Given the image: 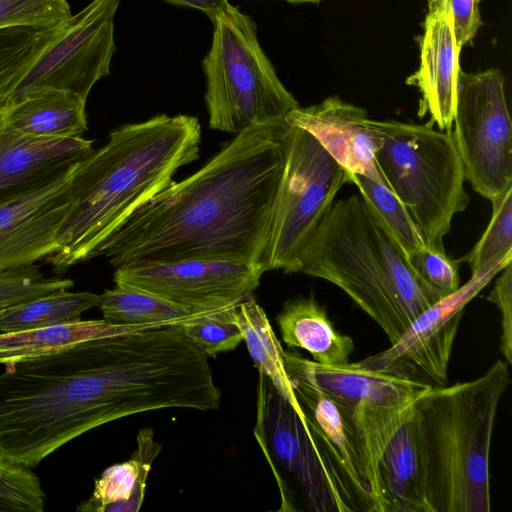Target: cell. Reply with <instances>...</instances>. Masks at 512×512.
Instances as JSON below:
<instances>
[{"mask_svg": "<svg viewBox=\"0 0 512 512\" xmlns=\"http://www.w3.org/2000/svg\"><path fill=\"white\" fill-rule=\"evenodd\" d=\"M286 125H259L236 134L199 170L173 180L140 207L95 257L115 268L188 258L261 265L282 173Z\"/></svg>", "mask_w": 512, "mask_h": 512, "instance_id": "6da1fadb", "label": "cell"}, {"mask_svg": "<svg viewBox=\"0 0 512 512\" xmlns=\"http://www.w3.org/2000/svg\"><path fill=\"white\" fill-rule=\"evenodd\" d=\"M4 367L0 455L31 469L76 437L123 418L133 388L112 336Z\"/></svg>", "mask_w": 512, "mask_h": 512, "instance_id": "7a4b0ae2", "label": "cell"}, {"mask_svg": "<svg viewBox=\"0 0 512 512\" xmlns=\"http://www.w3.org/2000/svg\"><path fill=\"white\" fill-rule=\"evenodd\" d=\"M201 126L191 115H155L109 133L74 168L71 205L45 258L57 272L95 258L100 246L140 207L199 157Z\"/></svg>", "mask_w": 512, "mask_h": 512, "instance_id": "3957f363", "label": "cell"}, {"mask_svg": "<svg viewBox=\"0 0 512 512\" xmlns=\"http://www.w3.org/2000/svg\"><path fill=\"white\" fill-rule=\"evenodd\" d=\"M296 272L339 287L391 345L442 298L417 277L395 237L359 193L332 203L302 249Z\"/></svg>", "mask_w": 512, "mask_h": 512, "instance_id": "277c9868", "label": "cell"}, {"mask_svg": "<svg viewBox=\"0 0 512 512\" xmlns=\"http://www.w3.org/2000/svg\"><path fill=\"white\" fill-rule=\"evenodd\" d=\"M508 363L480 377L429 389L415 404L426 499L431 512H489L490 447Z\"/></svg>", "mask_w": 512, "mask_h": 512, "instance_id": "5b68a950", "label": "cell"}, {"mask_svg": "<svg viewBox=\"0 0 512 512\" xmlns=\"http://www.w3.org/2000/svg\"><path fill=\"white\" fill-rule=\"evenodd\" d=\"M254 436L279 489L278 511L374 512L323 432L261 373Z\"/></svg>", "mask_w": 512, "mask_h": 512, "instance_id": "8992f818", "label": "cell"}, {"mask_svg": "<svg viewBox=\"0 0 512 512\" xmlns=\"http://www.w3.org/2000/svg\"><path fill=\"white\" fill-rule=\"evenodd\" d=\"M375 124L381 134L375 160L387 188L406 207L425 245L445 251L454 215L470 202L451 130L396 120Z\"/></svg>", "mask_w": 512, "mask_h": 512, "instance_id": "52a82bcc", "label": "cell"}, {"mask_svg": "<svg viewBox=\"0 0 512 512\" xmlns=\"http://www.w3.org/2000/svg\"><path fill=\"white\" fill-rule=\"evenodd\" d=\"M211 21L212 44L202 63L209 127L238 134L284 123L299 104L261 48L254 21L231 4Z\"/></svg>", "mask_w": 512, "mask_h": 512, "instance_id": "ba28073f", "label": "cell"}, {"mask_svg": "<svg viewBox=\"0 0 512 512\" xmlns=\"http://www.w3.org/2000/svg\"><path fill=\"white\" fill-rule=\"evenodd\" d=\"M282 142V173L261 265L265 272L282 270L291 274L337 193L349 183V175L302 128L287 124Z\"/></svg>", "mask_w": 512, "mask_h": 512, "instance_id": "9c48e42d", "label": "cell"}, {"mask_svg": "<svg viewBox=\"0 0 512 512\" xmlns=\"http://www.w3.org/2000/svg\"><path fill=\"white\" fill-rule=\"evenodd\" d=\"M119 4L92 0L72 15L33 58L0 81V106L50 89L87 100L94 84L109 75Z\"/></svg>", "mask_w": 512, "mask_h": 512, "instance_id": "30bf717a", "label": "cell"}, {"mask_svg": "<svg viewBox=\"0 0 512 512\" xmlns=\"http://www.w3.org/2000/svg\"><path fill=\"white\" fill-rule=\"evenodd\" d=\"M499 69L458 77L452 136L466 180L492 200L512 187V123Z\"/></svg>", "mask_w": 512, "mask_h": 512, "instance_id": "8fae6325", "label": "cell"}, {"mask_svg": "<svg viewBox=\"0 0 512 512\" xmlns=\"http://www.w3.org/2000/svg\"><path fill=\"white\" fill-rule=\"evenodd\" d=\"M265 273L261 265L223 258L149 261L116 267V285L143 290L194 315L237 307L253 294Z\"/></svg>", "mask_w": 512, "mask_h": 512, "instance_id": "7c38bea8", "label": "cell"}, {"mask_svg": "<svg viewBox=\"0 0 512 512\" xmlns=\"http://www.w3.org/2000/svg\"><path fill=\"white\" fill-rule=\"evenodd\" d=\"M511 262L512 254L496 259L473 273L464 285L421 312L389 348L355 364L379 371L415 366L439 386L446 385L452 348L464 308Z\"/></svg>", "mask_w": 512, "mask_h": 512, "instance_id": "4fadbf2b", "label": "cell"}, {"mask_svg": "<svg viewBox=\"0 0 512 512\" xmlns=\"http://www.w3.org/2000/svg\"><path fill=\"white\" fill-rule=\"evenodd\" d=\"M74 168L43 188L0 205V272L33 265L57 251L56 234L71 205Z\"/></svg>", "mask_w": 512, "mask_h": 512, "instance_id": "5bb4252c", "label": "cell"}, {"mask_svg": "<svg viewBox=\"0 0 512 512\" xmlns=\"http://www.w3.org/2000/svg\"><path fill=\"white\" fill-rule=\"evenodd\" d=\"M285 122L310 133L348 174H360L387 187L375 160L381 134L364 108L334 95L316 105L298 106Z\"/></svg>", "mask_w": 512, "mask_h": 512, "instance_id": "9a60e30c", "label": "cell"}, {"mask_svg": "<svg viewBox=\"0 0 512 512\" xmlns=\"http://www.w3.org/2000/svg\"><path fill=\"white\" fill-rule=\"evenodd\" d=\"M94 149L81 136L38 138L0 120V205L66 176Z\"/></svg>", "mask_w": 512, "mask_h": 512, "instance_id": "2e32d148", "label": "cell"}, {"mask_svg": "<svg viewBox=\"0 0 512 512\" xmlns=\"http://www.w3.org/2000/svg\"><path fill=\"white\" fill-rule=\"evenodd\" d=\"M419 38L420 65L406 83L420 92L418 117L439 130H452L457 102L460 51L452 13L446 7L428 11Z\"/></svg>", "mask_w": 512, "mask_h": 512, "instance_id": "e0dca14e", "label": "cell"}, {"mask_svg": "<svg viewBox=\"0 0 512 512\" xmlns=\"http://www.w3.org/2000/svg\"><path fill=\"white\" fill-rule=\"evenodd\" d=\"M377 472L382 512H431L413 415L385 447Z\"/></svg>", "mask_w": 512, "mask_h": 512, "instance_id": "ac0fdd59", "label": "cell"}, {"mask_svg": "<svg viewBox=\"0 0 512 512\" xmlns=\"http://www.w3.org/2000/svg\"><path fill=\"white\" fill-rule=\"evenodd\" d=\"M276 321L284 343L306 350L312 361L331 366L350 362L353 339L334 327L325 307L313 295L287 300Z\"/></svg>", "mask_w": 512, "mask_h": 512, "instance_id": "d6986e66", "label": "cell"}, {"mask_svg": "<svg viewBox=\"0 0 512 512\" xmlns=\"http://www.w3.org/2000/svg\"><path fill=\"white\" fill-rule=\"evenodd\" d=\"M85 106L86 99L77 94L50 89L0 106V120L33 137L74 138L88 128Z\"/></svg>", "mask_w": 512, "mask_h": 512, "instance_id": "ffe728a7", "label": "cell"}, {"mask_svg": "<svg viewBox=\"0 0 512 512\" xmlns=\"http://www.w3.org/2000/svg\"><path fill=\"white\" fill-rule=\"evenodd\" d=\"M162 446L150 427L137 434V448L131 458L104 470L95 481L90 498L77 506L82 512H137L140 510L148 475Z\"/></svg>", "mask_w": 512, "mask_h": 512, "instance_id": "44dd1931", "label": "cell"}, {"mask_svg": "<svg viewBox=\"0 0 512 512\" xmlns=\"http://www.w3.org/2000/svg\"><path fill=\"white\" fill-rule=\"evenodd\" d=\"M120 325L106 320H81L0 333V364L7 366L41 357L77 343L155 328Z\"/></svg>", "mask_w": 512, "mask_h": 512, "instance_id": "7402d4cb", "label": "cell"}, {"mask_svg": "<svg viewBox=\"0 0 512 512\" xmlns=\"http://www.w3.org/2000/svg\"><path fill=\"white\" fill-rule=\"evenodd\" d=\"M235 321L259 373L268 377L277 392L294 408L302 411L284 363V350L277 339L270 321L253 294L246 297L236 308Z\"/></svg>", "mask_w": 512, "mask_h": 512, "instance_id": "603a6c76", "label": "cell"}, {"mask_svg": "<svg viewBox=\"0 0 512 512\" xmlns=\"http://www.w3.org/2000/svg\"><path fill=\"white\" fill-rule=\"evenodd\" d=\"M98 307L104 320L120 325H183L199 316L152 293L121 285L100 294Z\"/></svg>", "mask_w": 512, "mask_h": 512, "instance_id": "cb8c5ba5", "label": "cell"}, {"mask_svg": "<svg viewBox=\"0 0 512 512\" xmlns=\"http://www.w3.org/2000/svg\"><path fill=\"white\" fill-rule=\"evenodd\" d=\"M98 304L99 295L89 291H56L4 308L0 312V333L73 321Z\"/></svg>", "mask_w": 512, "mask_h": 512, "instance_id": "d4e9b609", "label": "cell"}, {"mask_svg": "<svg viewBox=\"0 0 512 512\" xmlns=\"http://www.w3.org/2000/svg\"><path fill=\"white\" fill-rule=\"evenodd\" d=\"M349 183L377 213L404 253L409 254L425 245L421 233L406 207L384 185L360 174H348Z\"/></svg>", "mask_w": 512, "mask_h": 512, "instance_id": "484cf974", "label": "cell"}, {"mask_svg": "<svg viewBox=\"0 0 512 512\" xmlns=\"http://www.w3.org/2000/svg\"><path fill=\"white\" fill-rule=\"evenodd\" d=\"M492 215L475 246L465 257L472 274L512 254V187L490 200Z\"/></svg>", "mask_w": 512, "mask_h": 512, "instance_id": "4316f807", "label": "cell"}, {"mask_svg": "<svg viewBox=\"0 0 512 512\" xmlns=\"http://www.w3.org/2000/svg\"><path fill=\"white\" fill-rule=\"evenodd\" d=\"M45 499L31 468L0 455V512H42Z\"/></svg>", "mask_w": 512, "mask_h": 512, "instance_id": "83f0119b", "label": "cell"}, {"mask_svg": "<svg viewBox=\"0 0 512 512\" xmlns=\"http://www.w3.org/2000/svg\"><path fill=\"white\" fill-rule=\"evenodd\" d=\"M236 308L199 315L182 327L187 337L208 357L235 349L242 341V331L235 321Z\"/></svg>", "mask_w": 512, "mask_h": 512, "instance_id": "f1b7e54d", "label": "cell"}, {"mask_svg": "<svg viewBox=\"0 0 512 512\" xmlns=\"http://www.w3.org/2000/svg\"><path fill=\"white\" fill-rule=\"evenodd\" d=\"M71 16L67 0H0V30L13 27L56 29Z\"/></svg>", "mask_w": 512, "mask_h": 512, "instance_id": "f546056e", "label": "cell"}, {"mask_svg": "<svg viewBox=\"0 0 512 512\" xmlns=\"http://www.w3.org/2000/svg\"><path fill=\"white\" fill-rule=\"evenodd\" d=\"M74 282L68 278H47L39 265L0 272V305L10 306L56 291L69 290Z\"/></svg>", "mask_w": 512, "mask_h": 512, "instance_id": "4dcf8cb0", "label": "cell"}, {"mask_svg": "<svg viewBox=\"0 0 512 512\" xmlns=\"http://www.w3.org/2000/svg\"><path fill=\"white\" fill-rule=\"evenodd\" d=\"M59 28L13 27L0 30V81L33 58Z\"/></svg>", "mask_w": 512, "mask_h": 512, "instance_id": "1f68e13d", "label": "cell"}, {"mask_svg": "<svg viewBox=\"0 0 512 512\" xmlns=\"http://www.w3.org/2000/svg\"><path fill=\"white\" fill-rule=\"evenodd\" d=\"M406 257L417 277L441 297L461 286L458 263L449 258L445 251L424 245Z\"/></svg>", "mask_w": 512, "mask_h": 512, "instance_id": "d6a6232c", "label": "cell"}, {"mask_svg": "<svg viewBox=\"0 0 512 512\" xmlns=\"http://www.w3.org/2000/svg\"><path fill=\"white\" fill-rule=\"evenodd\" d=\"M428 11L438 7H446L452 13L454 34L458 46L462 49L464 45L473 40L482 25L479 11L480 0H426Z\"/></svg>", "mask_w": 512, "mask_h": 512, "instance_id": "836d02e7", "label": "cell"}, {"mask_svg": "<svg viewBox=\"0 0 512 512\" xmlns=\"http://www.w3.org/2000/svg\"><path fill=\"white\" fill-rule=\"evenodd\" d=\"M496 279L487 300L501 313L500 351L508 364L512 363V267L508 264Z\"/></svg>", "mask_w": 512, "mask_h": 512, "instance_id": "e575fe53", "label": "cell"}, {"mask_svg": "<svg viewBox=\"0 0 512 512\" xmlns=\"http://www.w3.org/2000/svg\"><path fill=\"white\" fill-rule=\"evenodd\" d=\"M168 3L198 9L211 20L229 5L228 0H164Z\"/></svg>", "mask_w": 512, "mask_h": 512, "instance_id": "d590c367", "label": "cell"}, {"mask_svg": "<svg viewBox=\"0 0 512 512\" xmlns=\"http://www.w3.org/2000/svg\"><path fill=\"white\" fill-rule=\"evenodd\" d=\"M289 3L299 4V3H319L323 0H284Z\"/></svg>", "mask_w": 512, "mask_h": 512, "instance_id": "8d00e7d4", "label": "cell"}, {"mask_svg": "<svg viewBox=\"0 0 512 512\" xmlns=\"http://www.w3.org/2000/svg\"><path fill=\"white\" fill-rule=\"evenodd\" d=\"M6 307H8V306L0 305V312H1L4 308H6Z\"/></svg>", "mask_w": 512, "mask_h": 512, "instance_id": "74e56055", "label": "cell"}]
</instances>
